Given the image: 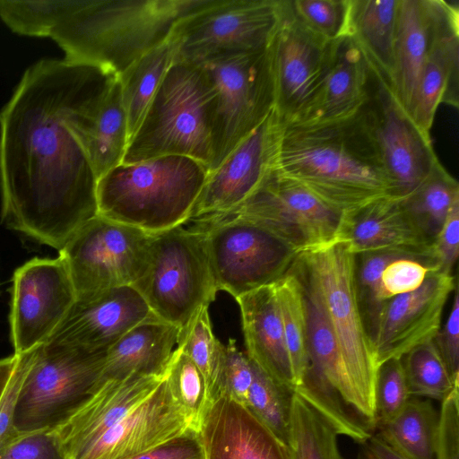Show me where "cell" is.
Masks as SVG:
<instances>
[{
    "mask_svg": "<svg viewBox=\"0 0 459 459\" xmlns=\"http://www.w3.org/2000/svg\"><path fill=\"white\" fill-rule=\"evenodd\" d=\"M117 77L65 58L41 59L23 73L0 111L5 227L59 251L98 214L97 178L75 128Z\"/></svg>",
    "mask_w": 459,
    "mask_h": 459,
    "instance_id": "1",
    "label": "cell"
},
{
    "mask_svg": "<svg viewBox=\"0 0 459 459\" xmlns=\"http://www.w3.org/2000/svg\"><path fill=\"white\" fill-rule=\"evenodd\" d=\"M212 217L247 220L296 255L342 239L343 225L342 213L330 208L299 183L279 176L273 170L239 207Z\"/></svg>",
    "mask_w": 459,
    "mask_h": 459,
    "instance_id": "12",
    "label": "cell"
},
{
    "mask_svg": "<svg viewBox=\"0 0 459 459\" xmlns=\"http://www.w3.org/2000/svg\"><path fill=\"white\" fill-rule=\"evenodd\" d=\"M458 199L459 184L439 161L429 177L401 201L419 229L434 242Z\"/></svg>",
    "mask_w": 459,
    "mask_h": 459,
    "instance_id": "33",
    "label": "cell"
},
{
    "mask_svg": "<svg viewBox=\"0 0 459 459\" xmlns=\"http://www.w3.org/2000/svg\"><path fill=\"white\" fill-rule=\"evenodd\" d=\"M440 0H399L391 89L410 115L431 45Z\"/></svg>",
    "mask_w": 459,
    "mask_h": 459,
    "instance_id": "27",
    "label": "cell"
},
{
    "mask_svg": "<svg viewBox=\"0 0 459 459\" xmlns=\"http://www.w3.org/2000/svg\"><path fill=\"white\" fill-rule=\"evenodd\" d=\"M411 399L401 359H391L378 366L374 385L376 429L398 414Z\"/></svg>",
    "mask_w": 459,
    "mask_h": 459,
    "instance_id": "42",
    "label": "cell"
},
{
    "mask_svg": "<svg viewBox=\"0 0 459 459\" xmlns=\"http://www.w3.org/2000/svg\"><path fill=\"white\" fill-rule=\"evenodd\" d=\"M360 445L374 459H407L390 447L375 433Z\"/></svg>",
    "mask_w": 459,
    "mask_h": 459,
    "instance_id": "51",
    "label": "cell"
},
{
    "mask_svg": "<svg viewBox=\"0 0 459 459\" xmlns=\"http://www.w3.org/2000/svg\"><path fill=\"white\" fill-rule=\"evenodd\" d=\"M151 315L147 303L134 287L107 290L77 299L48 341L90 351H107Z\"/></svg>",
    "mask_w": 459,
    "mask_h": 459,
    "instance_id": "20",
    "label": "cell"
},
{
    "mask_svg": "<svg viewBox=\"0 0 459 459\" xmlns=\"http://www.w3.org/2000/svg\"><path fill=\"white\" fill-rule=\"evenodd\" d=\"M399 0H348L346 36L391 85Z\"/></svg>",
    "mask_w": 459,
    "mask_h": 459,
    "instance_id": "30",
    "label": "cell"
},
{
    "mask_svg": "<svg viewBox=\"0 0 459 459\" xmlns=\"http://www.w3.org/2000/svg\"><path fill=\"white\" fill-rule=\"evenodd\" d=\"M192 429L197 431L165 376L142 403L67 459H131Z\"/></svg>",
    "mask_w": 459,
    "mask_h": 459,
    "instance_id": "19",
    "label": "cell"
},
{
    "mask_svg": "<svg viewBox=\"0 0 459 459\" xmlns=\"http://www.w3.org/2000/svg\"><path fill=\"white\" fill-rule=\"evenodd\" d=\"M197 64L216 92L212 171L274 109L273 77L268 48Z\"/></svg>",
    "mask_w": 459,
    "mask_h": 459,
    "instance_id": "9",
    "label": "cell"
},
{
    "mask_svg": "<svg viewBox=\"0 0 459 459\" xmlns=\"http://www.w3.org/2000/svg\"><path fill=\"white\" fill-rule=\"evenodd\" d=\"M368 98L361 108L382 165L389 196L403 199L439 162L430 134L420 129L395 98L386 80L370 66Z\"/></svg>",
    "mask_w": 459,
    "mask_h": 459,
    "instance_id": "14",
    "label": "cell"
},
{
    "mask_svg": "<svg viewBox=\"0 0 459 459\" xmlns=\"http://www.w3.org/2000/svg\"><path fill=\"white\" fill-rule=\"evenodd\" d=\"M403 257L421 262L420 259L403 252L389 249L356 255L357 299L362 320L371 341L383 304L387 300L382 284V273L389 263Z\"/></svg>",
    "mask_w": 459,
    "mask_h": 459,
    "instance_id": "38",
    "label": "cell"
},
{
    "mask_svg": "<svg viewBox=\"0 0 459 459\" xmlns=\"http://www.w3.org/2000/svg\"><path fill=\"white\" fill-rule=\"evenodd\" d=\"M152 234L97 214L58 251L77 299L134 286L143 275Z\"/></svg>",
    "mask_w": 459,
    "mask_h": 459,
    "instance_id": "11",
    "label": "cell"
},
{
    "mask_svg": "<svg viewBox=\"0 0 459 459\" xmlns=\"http://www.w3.org/2000/svg\"><path fill=\"white\" fill-rule=\"evenodd\" d=\"M437 272L452 274L459 255V199L449 213L433 242Z\"/></svg>",
    "mask_w": 459,
    "mask_h": 459,
    "instance_id": "47",
    "label": "cell"
},
{
    "mask_svg": "<svg viewBox=\"0 0 459 459\" xmlns=\"http://www.w3.org/2000/svg\"><path fill=\"white\" fill-rule=\"evenodd\" d=\"M107 351L48 341L22 354L13 425L20 436L55 431L100 386Z\"/></svg>",
    "mask_w": 459,
    "mask_h": 459,
    "instance_id": "7",
    "label": "cell"
},
{
    "mask_svg": "<svg viewBox=\"0 0 459 459\" xmlns=\"http://www.w3.org/2000/svg\"><path fill=\"white\" fill-rule=\"evenodd\" d=\"M239 307L247 358L271 379L295 392L276 281L236 299Z\"/></svg>",
    "mask_w": 459,
    "mask_h": 459,
    "instance_id": "25",
    "label": "cell"
},
{
    "mask_svg": "<svg viewBox=\"0 0 459 459\" xmlns=\"http://www.w3.org/2000/svg\"><path fill=\"white\" fill-rule=\"evenodd\" d=\"M216 92L198 64L176 60L164 76L122 163L180 155L209 170L213 161Z\"/></svg>",
    "mask_w": 459,
    "mask_h": 459,
    "instance_id": "6",
    "label": "cell"
},
{
    "mask_svg": "<svg viewBox=\"0 0 459 459\" xmlns=\"http://www.w3.org/2000/svg\"><path fill=\"white\" fill-rule=\"evenodd\" d=\"M273 171L342 215L389 195L361 109L340 120L281 123Z\"/></svg>",
    "mask_w": 459,
    "mask_h": 459,
    "instance_id": "2",
    "label": "cell"
},
{
    "mask_svg": "<svg viewBox=\"0 0 459 459\" xmlns=\"http://www.w3.org/2000/svg\"><path fill=\"white\" fill-rule=\"evenodd\" d=\"M456 288L453 274L432 271L417 290L385 300L372 339L377 366L434 339L447 299Z\"/></svg>",
    "mask_w": 459,
    "mask_h": 459,
    "instance_id": "18",
    "label": "cell"
},
{
    "mask_svg": "<svg viewBox=\"0 0 459 459\" xmlns=\"http://www.w3.org/2000/svg\"><path fill=\"white\" fill-rule=\"evenodd\" d=\"M77 300L62 259L34 257L13 274L10 339L13 353L30 352L48 342Z\"/></svg>",
    "mask_w": 459,
    "mask_h": 459,
    "instance_id": "15",
    "label": "cell"
},
{
    "mask_svg": "<svg viewBox=\"0 0 459 459\" xmlns=\"http://www.w3.org/2000/svg\"><path fill=\"white\" fill-rule=\"evenodd\" d=\"M370 73L368 60L350 37L334 40L320 90L304 117L294 123L329 122L353 116L368 98Z\"/></svg>",
    "mask_w": 459,
    "mask_h": 459,
    "instance_id": "26",
    "label": "cell"
},
{
    "mask_svg": "<svg viewBox=\"0 0 459 459\" xmlns=\"http://www.w3.org/2000/svg\"><path fill=\"white\" fill-rule=\"evenodd\" d=\"M177 55L178 46L172 34L169 40L143 55L118 75L129 140L139 128Z\"/></svg>",
    "mask_w": 459,
    "mask_h": 459,
    "instance_id": "31",
    "label": "cell"
},
{
    "mask_svg": "<svg viewBox=\"0 0 459 459\" xmlns=\"http://www.w3.org/2000/svg\"><path fill=\"white\" fill-rule=\"evenodd\" d=\"M293 17L308 31L333 42L346 36L348 0H289Z\"/></svg>",
    "mask_w": 459,
    "mask_h": 459,
    "instance_id": "41",
    "label": "cell"
},
{
    "mask_svg": "<svg viewBox=\"0 0 459 459\" xmlns=\"http://www.w3.org/2000/svg\"><path fill=\"white\" fill-rule=\"evenodd\" d=\"M290 269L316 299L327 320L350 403L363 427L373 435L378 366L357 299L356 255L345 240L340 239L297 255Z\"/></svg>",
    "mask_w": 459,
    "mask_h": 459,
    "instance_id": "4",
    "label": "cell"
},
{
    "mask_svg": "<svg viewBox=\"0 0 459 459\" xmlns=\"http://www.w3.org/2000/svg\"><path fill=\"white\" fill-rule=\"evenodd\" d=\"M209 172L180 155L121 163L97 181L98 214L152 235L185 225Z\"/></svg>",
    "mask_w": 459,
    "mask_h": 459,
    "instance_id": "5",
    "label": "cell"
},
{
    "mask_svg": "<svg viewBox=\"0 0 459 459\" xmlns=\"http://www.w3.org/2000/svg\"><path fill=\"white\" fill-rule=\"evenodd\" d=\"M207 0H63L49 32L65 60L120 75L169 40L178 22Z\"/></svg>",
    "mask_w": 459,
    "mask_h": 459,
    "instance_id": "3",
    "label": "cell"
},
{
    "mask_svg": "<svg viewBox=\"0 0 459 459\" xmlns=\"http://www.w3.org/2000/svg\"><path fill=\"white\" fill-rule=\"evenodd\" d=\"M166 376L107 380L55 430L66 459L111 429L149 397Z\"/></svg>",
    "mask_w": 459,
    "mask_h": 459,
    "instance_id": "23",
    "label": "cell"
},
{
    "mask_svg": "<svg viewBox=\"0 0 459 459\" xmlns=\"http://www.w3.org/2000/svg\"><path fill=\"white\" fill-rule=\"evenodd\" d=\"M178 335V326L152 314L107 350L100 385L107 380L164 374Z\"/></svg>",
    "mask_w": 459,
    "mask_h": 459,
    "instance_id": "28",
    "label": "cell"
},
{
    "mask_svg": "<svg viewBox=\"0 0 459 459\" xmlns=\"http://www.w3.org/2000/svg\"><path fill=\"white\" fill-rule=\"evenodd\" d=\"M435 459H459V385L442 401Z\"/></svg>",
    "mask_w": 459,
    "mask_h": 459,
    "instance_id": "46",
    "label": "cell"
},
{
    "mask_svg": "<svg viewBox=\"0 0 459 459\" xmlns=\"http://www.w3.org/2000/svg\"><path fill=\"white\" fill-rule=\"evenodd\" d=\"M173 397L192 419L197 431L211 401L204 377L193 360L177 347L166 368Z\"/></svg>",
    "mask_w": 459,
    "mask_h": 459,
    "instance_id": "40",
    "label": "cell"
},
{
    "mask_svg": "<svg viewBox=\"0 0 459 459\" xmlns=\"http://www.w3.org/2000/svg\"><path fill=\"white\" fill-rule=\"evenodd\" d=\"M438 421L439 413L429 401L410 399L375 434L407 459H435Z\"/></svg>",
    "mask_w": 459,
    "mask_h": 459,
    "instance_id": "32",
    "label": "cell"
},
{
    "mask_svg": "<svg viewBox=\"0 0 459 459\" xmlns=\"http://www.w3.org/2000/svg\"><path fill=\"white\" fill-rule=\"evenodd\" d=\"M284 1L207 0L176 25L177 59L197 64L266 49L282 17Z\"/></svg>",
    "mask_w": 459,
    "mask_h": 459,
    "instance_id": "10",
    "label": "cell"
},
{
    "mask_svg": "<svg viewBox=\"0 0 459 459\" xmlns=\"http://www.w3.org/2000/svg\"><path fill=\"white\" fill-rule=\"evenodd\" d=\"M133 287L153 316L185 327L218 292L204 232L180 225L152 235L145 270Z\"/></svg>",
    "mask_w": 459,
    "mask_h": 459,
    "instance_id": "8",
    "label": "cell"
},
{
    "mask_svg": "<svg viewBox=\"0 0 459 459\" xmlns=\"http://www.w3.org/2000/svg\"><path fill=\"white\" fill-rule=\"evenodd\" d=\"M459 9L440 0L431 45L410 113L416 125L430 134L437 107H458Z\"/></svg>",
    "mask_w": 459,
    "mask_h": 459,
    "instance_id": "24",
    "label": "cell"
},
{
    "mask_svg": "<svg viewBox=\"0 0 459 459\" xmlns=\"http://www.w3.org/2000/svg\"><path fill=\"white\" fill-rule=\"evenodd\" d=\"M252 367L253 381L246 406L289 446L294 392L275 383L253 362Z\"/></svg>",
    "mask_w": 459,
    "mask_h": 459,
    "instance_id": "39",
    "label": "cell"
},
{
    "mask_svg": "<svg viewBox=\"0 0 459 459\" xmlns=\"http://www.w3.org/2000/svg\"><path fill=\"white\" fill-rule=\"evenodd\" d=\"M342 239L355 255L396 250L420 259L437 272L433 241L411 220L401 199L386 195L343 214Z\"/></svg>",
    "mask_w": 459,
    "mask_h": 459,
    "instance_id": "22",
    "label": "cell"
},
{
    "mask_svg": "<svg viewBox=\"0 0 459 459\" xmlns=\"http://www.w3.org/2000/svg\"><path fill=\"white\" fill-rule=\"evenodd\" d=\"M177 347L203 374L212 403L222 392L225 344L213 333L208 307H202L185 327L179 329Z\"/></svg>",
    "mask_w": 459,
    "mask_h": 459,
    "instance_id": "35",
    "label": "cell"
},
{
    "mask_svg": "<svg viewBox=\"0 0 459 459\" xmlns=\"http://www.w3.org/2000/svg\"><path fill=\"white\" fill-rule=\"evenodd\" d=\"M276 291L297 388L307 363V326L303 288L290 267L276 281Z\"/></svg>",
    "mask_w": 459,
    "mask_h": 459,
    "instance_id": "36",
    "label": "cell"
},
{
    "mask_svg": "<svg viewBox=\"0 0 459 459\" xmlns=\"http://www.w3.org/2000/svg\"><path fill=\"white\" fill-rule=\"evenodd\" d=\"M75 131L97 181L122 163L129 135L118 77L81 117Z\"/></svg>",
    "mask_w": 459,
    "mask_h": 459,
    "instance_id": "29",
    "label": "cell"
},
{
    "mask_svg": "<svg viewBox=\"0 0 459 459\" xmlns=\"http://www.w3.org/2000/svg\"><path fill=\"white\" fill-rule=\"evenodd\" d=\"M333 42L304 28L284 1L281 22L268 46L274 110L281 123L300 121L314 102L328 69Z\"/></svg>",
    "mask_w": 459,
    "mask_h": 459,
    "instance_id": "16",
    "label": "cell"
},
{
    "mask_svg": "<svg viewBox=\"0 0 459 459\" xmlns=\"http://www.w3.org/2000/svg\"><path fill=\"white\" fill-rule=\"evenodd\" d=\"M0 459H66L55 431L20 436L0 452Z\"/></svg>",
    "mask_w": 459,
    "mask_h": 459,
    "instance_id": "45",
    "label": "cell"
},
{
    "mask_svg": "<svg viewBox=\"0 0 459 459\" xmlns=\"http://www.w3.org/2000/svg\"><path fill=\"white\" fill-rule=\"evenodd\" d=\"M205 234L206 248L218 291L235 299L273 283L290 269L296 254L255 223L236 217L192 221Z\"/></svg>",
    "mask_w": 459,
    "mask_h": 459,
    "instance_id": "13",
    "label": "cell"
},
{
    "mask_svg": "<svg viewBox=\"0 0 459 459\" xmlns=\"http://www.w3.org/2000/svg\"><path fill=\"white\" fill-rule=\"evenodd\" d=\"M281 128L273 109L209 172L187 222L231 212L255 193L273 170Z\"/></svg>",
    "mask_w": 459,
    "mask_h": 459,
    "instance_id": "17",
    "label": "cell"
},
{
    "mask_svg": "<svg viewBox=\"0 0 459 459\" xmlns=\"http://www.w3.org/2000/svg\"><path fill=\"white\" fill-rule=\"evenodd\" d=\"M433 270L423 263L408 257L389 263L382 273L386 299L417 290Z\"/></svg>",
    "mask_w": 459,
    "mask_h": 459,
    "instance_id": "44",
    "label": "cell"
},
{
    "mask_svg": "<svg viewBox=\"0 0 459 459\" xmlns=\"http://www.w3.org/2000/svg\"><path fill=\"white\" fill-rule=\"evenodd\" d=\"M401 359L411 396L442 402L459 385V377L451 376L433 339L412 348Z\"/></svg>",
    "mask_w": 459,
    "mask_h": 459,
    "instance_id": "37",
    "label": "cell"
},
{
    "mask_svg": "<svg viewBox=\"0 0 459 459\" xmlns=\"http://www.w3.org/2000/svg\"><path fill=\"white\" fill-rule=\"evenodd\" d=\"M252 381V362L238 349L235 340L230 339L225 345L222 392L246 405Z\"/></svg>",
    "mask_w": 459,
    "mask_h": 459,
    "instance_id": "43",
    "label": "cell"
},
{
    "mask_svg": "<svg viewBox=\"0 0 459 459\" xmlns=\"http://www.w3.org/2000/svg\"><path fill=\"white\" fill-rule=\"evenodd\" d=\"M131 459H204L196 430H189Z\"/></svg>",
    "mask_w": 459,
    "mask_h": 459,
    "instance_id": "49",
    "label": "cell"
},
{
    "mask_svg": "<svg viewBox=\"0 0 459 459\" xmlns=\"http://www.w3.org/2000/svg\"><path fill=\"white\" fill-rule=\"evenodd\" d=\"M198 435L204 459H292L290 446L226 392L212 401Z\"/></svg>",
    "mask_w": 459,
    "mask_h": 459,
    "instance_id": "21",
    "label": "cell"
},
{
    "mask_svg": "<svg viewBox=\"0 0 459 459\" xmlns=\"http://www.w3.org/2000/svg\"><path fill=\"white\" fill-rule=\"evenodd\" d=\"M18 354L0 359V399L8 385L19 360Z\"/></svg>",
    "mask_w": 459,
    "mask_h": 459,
    "instance_id": "52",
    "label": "cell"
},
{
    "mask_svg": "<svg viewBox=\"0 0 459 459\" xmlns=\"http://www.w3.org/2000/svg\"><path fill=\"white\" fill-rule=\"evenodd\" d=\"M435 344L453 377H459V296L455 290L452 308L444 326L434 337Z\"/></svg>",
    "mask_w": 459,
    "mask_h": 459,
    "instance_id": "48",
    "label": "cell"
},
{
    "mask_svg": "<svg viewBox=\"0 0 459 459\" xmlns=\"http://www.w3.org/2000/svg\"><path fill=\"white\" fill-rule=\"evenodd\" d=\"M19 356L13 377L0 399V452L20 437L13 425L14 410L22 378V357Z\"/></svg>",
    "mask_w": 459,
    "mask_h": 459,
    "instance_id": "50",
    "label": "cell"
},
{
    "mask_svg": "<svg viewBox=\"0 0 459 459\" xmlns=\"http://www.w3.org/2000/svg\"><path fill=\"white\" fill-rule=\"evenodd\" d=\"M338 433L316 410L294 392L289 446L292 459H344Z\"/></svg>",
    "mask_w": 459,
    "mask_h": 459,
    "instance_id": "34",
    "label": "cell"
}]
</instances>
